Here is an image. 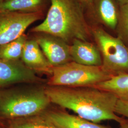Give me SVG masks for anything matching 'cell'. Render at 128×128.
Listing matches in <instances>:
<instances>
[{"label": "cell", "mask_w": 128, "mask_h": 128, "mask_svg": "<svg viewBox=\"0 0 128 128\" xmlns=\"http://www.w3.org/2000/svg\"><path fill=\"white\" fill-rule=\"evenodd\" d=\"M45 90L51 102L89 121L97 124L110 120L118 123L122 118L115 112L118 99L110 92L95 87L52 86Z\"/></svg>", "instance_id": "1"}, {"label": "cell", "mask_w": 128, "mask_h": 128, "mask_svg": "<svg viewBox=\"0 0 128 128\" xmlns=\"http://www.w3.org/2000/svg\"><path fill=\"white\" fill-rule=\"evenodd\" d=\"M31 32L58 37L68 44L74 39L88 41L90 34L78 0H51L46 18Z\"/></svg>", "instance_id": "2"}, {"label": "cell", "mask_w": 128, "mask_h": 128, "mask_svg": "<svg viewBox=\"0 0 128 128\" xmlns=\"http://www.w3.org/2000/svg\"><path fill=\"white\" fill-rule=\"evenodd\" d=\"M51 103L45 88L18 87L0 90V120L40 114Z\"/></svg>", "instance_id": "3"}, {"label": "cell", "mask_w": 128, "mask_h": 128, "mask_svg": "<svg viewBox=\"0 0 128 128\" xmlns=\"http://www.w3.org/2000/svg\"><path fill=\"white\" fill-rule=\"evenodd\" d=\"M48 84L52 86L94 87L112 76L102 66H88L71 61L53 67Z\"/></svg>", "instance_id": "4"}, {"label": "cell", "mask_w": 128, "mask_h": 128, "mask_svg": "<svg viewBox=\"0 0 128 128\" xmlns=\"http://www.w3.org/2000/svg\"><path fill=\"white\" fill-rule=\"evenodd\" d=\"M100 51L102 66L112 76L128 73V48L119 37H115L100 28L92 32Z\"/></svg>", "instance_id": "5"}, {"label": "cell", "mask_w": 128, "mask_h": 128, "mask_svg": "<svg viewBox=\"0 0 128 128\" xmlns=\"http://www.w3.org/2000/svg\"><path fill=\"white\" fill-rule=\"evenodd\" d=\"M43 16L42 12L32 14L0 12V46L22 36L28 28Z\"/></svg>", "instance_id": "6"}, {"label": "cell", "mask_w": 128, "mask_h": 128, "mask_svg": "<svg viewBox=\"0 0 128 128\" xmlns=\"http://www.w3.org/2000/svg\"><path fill=\"white\" fill-rule=\"evenodd\" d=\"M35 71L26 66L22 61L0 58V87L22 82L40 81Z\"/></svg>", "instance_id": "7"}, {"label": "cell", "mask_w": 128, "mask_h": 128, "mask_svg": "<svg viewBox=\"0 0 128 128\" xmlns=\"http://www.w3.org/2000/svg\"><path fill=\"white\" fill-rule=\"evenodd\" d=\"M35 40L44 55L52 67L58 66L72 61L70 45L58 37L40 33Z\"/></svg>", "instance_id": "8"}, {"label": "cell", "mask_w": 128, "mask_h": 128, "mask_svg": "<svg viewBox=\"0 0 128 128\" xmlns=\"http://www.w3.org/2000/svg\"><path fill=\"white\" fill-rule=\"evenodd\" d=\"M72 61L88 66H102V60L98 48L88 41L74 39L70 45Z\"/></svg>", "instance_id": "9"}, {"label": "cell", "mask_w": 128, "mask_h": 128, "mask_svg": "<svg viewBox=\"0 0 128 128\" xmlns=\"http://www.w3.org/2000/svg\"><path fill=\"white\" fill-rule=\"evenodd\" d=\"M40 114L58 128H112L60 110L45 111Z\"/></svg>", "instance_id": "10"}, {"label": "cell", "mask_w": 128, "mask_h": 128, "mask_svg": "<svg viewBox=\"0 0 128 128\" xmlns=\"http://www.w3.org/2000/svg\"><path fill=\"white\" fill-rule=\"evenodd\" d=\"M22 61L34 71L48 72L51 74L52 66L46 60L35 39L27 40L23 48Z\"/></svg>", "instance_id": "11"}, {"label": "cell", "mask_w": 128, "mask_h": 128, "mask_svg": "<svg viewBox=\"0 0 128 128\" xmlns=\"http://www.w3.org/2000/svg\"><path fill=\"white\" fill-rule=\"evenodd\" d=\"M96 13L99 20L106 27L112 30L117 28L119 11L114 0H97Z\"/></svg>", "instance_id": "12"}, {"label": "cell", "mask_w": 128, "mask_h": 128, "mask_svg": "<svg viewBox=\"0 0 128 128\" xmlns=\"http://www.w3.org/2000/svg\"><path fill=\"white\" fill-rule=\"evenodd\" d=\"M94 87L110 92L116 96L118 100L128 101V73L112 76L109 80Z\"/></svg>", "instance_id": "13"}, {"label": "cell", "mask_w": 128, "mask_h": 128, "mask_svg": "<svg viewBox=\"0 0 128 128\" xmlns=\"http://www.w3.org/2000/svg\"><path fill=\"white\" fill-rule=\"evenodd\" d=\"M44 0H6L0 4V12L32 14L41 12Z\"/></svg>", "instance_id": "14"}, {"label": "cell", "mask_w": 128, "mask_h": 128, "mask_svg": "<svg viewBox=\"0 0 128 128\" xmlns=\"http://www.w3.org/2000/svg\"><path fill=\"white\" fill-rule=\"evenodd\" d=\"M27 40V36L24 34L14 41L0 45V58L7 60H20Z\"/></svg>", "instance_id": "15"}, {"label": "cell", "mask_w": 128, "mask_h": 128, "mask_svg": "<svg viewBox=\"0 0 128 128\" xmlns=\"http://www.w3.org/2000/svg\"><path fill=\"white\" fill-rule=\"evenodd\" d=\"M9 128H58L46 120L41 114L12 120Z\"/></svg>", "instance_id": "16"}, {"label": "cell", "mask_w": 128, "mask_h": 128, "mask_svg": "<svg viewBox=\"0 0 128 128\" xmlns=\"http://www.w3.org/2000/svg\"><path fill=\"white\" fill-rule=\"evenodd\" d=\"M117 27L118 28L119 38L128 43V3L120 5Z\"/></svg>", "instance_id": "17"}, {"label": "cell", "mask_w": 128, "mask_h": 128, "mask_svg": "<svg viewBox=\"0 0 128 128\" xmlns=\"http://www.w3.org/2000/svg\"><path fill=\"white\" fill-rule=\"evenodd\" d=\"M115 112L128 120V101L118 100L115 107Z\"/></svg>", "instance_id": "18"}, {"label": "cell", "mask_w": 128, "mask_h": 128, "mask_svg": "<svg viewBox=\"0 0 128 128\" xmlns=\"http://www.w3.org/2000/svg\"><path fill=\"white\" fill-rule=\"evenodd\" d=\"M120 128H128V120L122 117V118L118 122Z\"/></svg>", "instance_id": "19"}, {"label": "cell", "mask_w": 128, "mask_h": 128, "mask_svg": "<svg viewBox=\"0 0 128 128\" xmlns=\"http://www.w3.org/2000/svg\"><path fill=\"white\" fill-rule=\"evenodd\" d=\"M80 3L82 4L85 5H90L92 3L93 0H78Z\"/></svg>", "instance_id": "20"}, {"label": "cell", "mask_w": 128, "mask_h": 128, "mask_svg": "<svg viewBox=\"0 0 128 128\" xmlns=\"http://www.w3.org/2000/svg\"><path fill=\"white\" fill-rule=\"evenodd\" d=\"M120 5L125 4L128 3V0H117Z\"/></svg>", "instance_id": "21"}, {"label": "cell", "mask_w": 128, "mask_h": 128, "mask_svg": "<svg viewBox=\"0 0 128 128\" xmlns=\"http://www.w3.org/2000/svg\"><path fill=\"white\" fill-rule=\"evenodd\" d=\"M4 1V0H0V4L2 3Z\"/></svg>", "instance_id": "22"}, {"label": "cell", "mask_w": 128, "mask_h": 128, "mask_svg": "<svg viewBox=\"0 0 128 128\" xmlns=\"http://www.w3.org/2000/svg\"></svg>", "instance_id": "23"}]
</instances>
